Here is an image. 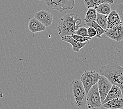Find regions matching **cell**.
<instances>
[{
  "label": "cell",
  "mask_w": 123,
  "mask_h": 109,
  "mask_svg": "<svg viewBox=\"0 0 123 109\" xmlns=\"http://www.w3.org/2000/svg\"><path fill=\"white\" fill-rule=\"evenodd\" d=\"M66 98L71 105L82 108L86 105V93L80 80L75 79L66 89Z\"/></svg>",
  "instance_id": "1"
},
{
  "label": "cell",
  "mask_w": 123,
  "mask_h": 109,
  "mask_svg": "<svg viewBox=\"0 0 123 109\" xmlns=\"http://www.w3.org/2000/svg\"><path fill=\"white\" fill-rule=\"evenodd\" d=\"M81 19L78 14L74 13L67 14L58 20L57 28L60 37L71 35L75 33L80 27Z\"/></svg>",
  "instance_id": "2"
},
{
  "label": "cell",
  "mask_w": 123,
  "mask_h": 109,
  "mask_svg": "<svg viewBox=\"0 0 123 109\" xmlns=\"http://www.w3.org/2000/svg\"><path fill=\"white\" fill-rule=\"evenodd\" d=\"M99 71L100 75L106 77L113 84L121 88L123 98V67L114 61L102 66Z\"/></svg>",
  "instance_id": "3"
},
{
  "label": "cell",
  "mask_w": 123,
  "mask_h": 109,
  "mask_svg": "<svg viewBox=\"0 0 123 109\" xmlns=\"http://www.w3.org/2000/svg\"><path fill=\"white\" fill-rule=\"evenodd\" d=\"M102 105V101L97 83L91 88L87 94L86 105L89 109H95L99 108Z\"/></svg>",
  "instance_id": "4"
},
{
  "label": "cell",
  "mask_w": 123,
  "mask_h": 109,
  "mask_svg": "<svg viewBox=\"0 0 123 109\" xmlns=\"http://www.w3.org/2000/svg\"><path fill=\"white\" fill-rule=\"evenodd\" d=\"M46 5L51 10L60 13L67 10H72L74 7L75 0H44Z\"/></svg>",
  "instance_id": "5"
},
{
  "label": "cell",
  "mask_w": 123,
  "mask_h": 109,
  "mask_svg": "<svg viewBox=\"0 0 123 109\" xmlns=\"http://www.w3.org/2000/svg\"><path fill=\"white\" fill-rule=\"evenodd\" d=\"M101 75L95 70L85 71L80 77V80L83 84L87 94L93 85L98 83Z\"/></svg>",
  "instance_id": "6"
},
{
  "label": "cell",
  "mask_w": 123,
  "mask_h": 109,
  "mask_svg": "<svg viewBox=\"0 0 123 109\" xmlns=\"http://www.w3.org/2000/svg\"><path fill=\"white\" fill-rule=\"evenodd\" d=\"M112 85L113 84L106 77L101 75L98 82V86L102 103L106 98L108 92L112 87Z\"/></svg>",
  "instance_id": "7"
},
{
  "label": "cell",
  "mask_w": 123,
  "mask_h": 109,
  "mask_svg": "<svg viewBox=\"0 0 123 109\" xmlns=\"http://www.w3.org/2000/svg\"><path fill=\"white\" fill-rule=\"evenodd\" d=\"M105 34L107 37L116 42H119L123 40V25L121 24L110 28L105 29Z\"/></svg>",
  "instance_id": "8"
},
{
  "label": "cell",
  "mask_w": 123,
  "mask_h": 109,
  "mask_svg": "<svg viewBox=\"0 0 123 109\" xmlns=\"http://www.w3.org/2000/svg\"><path fill=\"white\" fill-rule=\"evenodd\" d=\"M34 17L44 25L46 27L51 25L53 22V14L45 10H40L35 14Z\"/></svg>",
  "instance_id": "9"
},
{
  "label": "cell",
  "mask_w": 123,
  "mask_h": 109,
  "mask_svg": "<svg viewBox=\"0 0 123 109\" xmlns=\"http://www.w3.org/2000/svg\"><path fill=\"white\" fill-rule=\"evenodd\" d=\"M122 24V22L119 15L116 10L111 11L107 15V28H112L114 26Z\"/></svg>",
  "instance_id": "10"
},
{
  "label": "cell",
  "mask_w": 123,
  "mask_h": 109,
  "mask_svg": "<svg viewBox=\"0 0 123 109\" xmlns=\"http://www.w3.org/2000/svg\"><path fill=\"white\" fill-rule=\"evenodd\" d=\"M28 26L30 31L33 33L44 31L46 27L35 17L30 19L29 20Z\"/></svg>",
  "instance_id": "11"
},
{
  "label": "cell",
  "mask_w": 123,
  "mask_h": 109,
  "mask_svg": "<svg viewBox=\"0 0 123 109\" xmlns=\"http://www.w3.org/2000/svg\"><path fill=\"white\" fill-rule=\"evenodd\" d=\"M122 96V89H121V88L117 85L113 84L112 88H111L110 91L108 92L106 98H105L103 102L102 103V104H103L105 103L110 101L111 100L117 98H121V97Z\"/></svg>",
  "instance_id": "12"
},
{
  "label": "cell",
  "mask_w": 123,
  "mask_h": 109,
  "mask_svg": "<svg viewBox=\"0 0 123 109\" xmlns=\"http://www.w3.org/2000/svg\"><path fill=\"white\" fill-rule=\"evenodd\" d=\"M61 39L62 41L71 44L72 46L73 51L75 52H79L81 48H83L86 45V42H79L74 39L71 35H67L61 37Z\"/></svg>",
  "instance_id": "13"
},
{
  "label": "cell",
  "mask_w": 123,
  "mask_h": 109,
  "mask_svg": "<svg viewBox=\"0 0 123 109\" xmlns=\"http://www.w3.org/2000/svg\"><path fill=\"white\" fill-rule=\"evenodd\" d=\"M103 107L110 109H123V98H117L111 100L102 104Z\"/></svg>",
  "instance_id": "14"
},
{
  "label": "cell",
  "mask_w": 123,
  "mask_h": 109,
  "mask_svg": "<svg viewBox=\"0 0 123 109\" xmlns=\"http://www.w3.org/2000/svg\"><path fill=\"white\" fill-rule=\"evenodd\" d=\"M84 4L87 8H94L98 5L104 3H108L110 4H113L114 0H84Z\"/></svg>",
  "instance_id": "15"
},
{
  "label": "cell",
  "mask_w": 123,
  "mask_h": 109,
  "mask_svg": "<svg viewBox=\"0 0 123 109\" xmlns=\"http://www.w3.org/2000/svg\"><path fill=\"white\" fill-rule=\"evenodd\" d=\"M86 25L89 27H93L95 29L96 31V37L98 38H102V35L105 33V29L102 28L100 25L98 24V23L96 21H92L90 22H85Z\"/></svg>",
  "instance_id": "16"
},
{
  "label": "cell",
  "mask_w": 123,
  "mask_h": 109,
  "mask_svg": "<svg viewBox=\"0 0 123 109\" xmlns=\"http://www.w3.org/2000/svg\"><path fill=\"white\" fill-rule=\"evenodd\" d=\"M111 4L108 3H104L98 5L96 7L95 10L98 13L108 15L111 12Z\"/></svg>",
  "instance_id": "17"
},
{
  "label": "cell",
  "mask_w": 123,
  "mask_h": 109,
  "mask_svg": "<svg viewBox=\"0 0 123 109\" xmlns=\"http://www.w3.org/2000/svg\"><path fill=\"white\" fill-rule=\"evenodd\" d=\"M98 12L95 8H89L87 10L86 16L84 19L85 22H90L92 21H95L97 16Z\"/></svg>",
  "instance_id": "18"
},
{
  "label": "cell",
  "mask_w": 123,
  "mask_h": 109,
  "mask_svg": "<svg viewBox=\"0 0 123 109\" xmlns=\"http://www.w3.org/2000/svg\"><path fill=\"white\" fill-rule=\"evenodd\" d=\"M95 21L103 29H106L107 28V15L98 13Z\"/></svg>",
  "instance_id": "19"
},
{
  "label": "cell",
  "mask_w": 123,
  "mask_h": 109,
  "mask_svg": "<svg viewBox=\"0 0 123 109\" xmlns=\"http://www.w3.org/2000/svg\"><path fill=\"white\" fill-rule=\"evenodd\" d=\"M71 36L74 38V39L78 41L79 42H86L87 41H89L91 40V38L89 36H81V35H79L77 34H72Z\"/></svg>",
  "instance_id": "20"
},
{
  "label": "cell",
  "mask_w": 123,
  "mask_h": 109,
  "mask_svg": "<svg viewBox=\"0 0 123 109\" xmlns=\"http://www.w3.org/2000/svg\"><path fill=\"white\" fill-rule=\"evenodd\" d=\"M75 34L81 35V36H87V28L83 27V26H80V27L78 28V30L76 31Z\"/></svg>",
  "instance_id": "21"
},
{
  "label": "cell",
  "mask_w": 123,
  "mask_h": 109,
  "mask_svg": "<svg viewBox=\"0 0 123 109\" xmlns=\"http://www.w3.org/2000/svg\"><path fill=\"white\" fill-rule=\"evenodd\" d=\"M116 11L119 15L122 22V24L123 25V3H120L117 5Z\"/></svg>",
  "instance_id": "22"
},
{
  "label": "cell",
  "mask_w": 123,
  "mask_h": 109,
  "mask_svg": "<svg viewBox=\"0 0 123 109\" xmlns=\"http://www.w3.org/2000/svg\"><path fill=\"white\" fill-rule=\"evenodd\" d=\"M87 36L89 37L92 38L96 36V31L95 30V29L90 26L88 28H87Z\"/></svg>",
  "instance_id": "23"
},
{
  "label": "cell",
  "mask_w": 123,
  "mask_h": 109,
  "mask_svg": "<svg viewBox=\"0 0 123 109\" xmlns=\"http://www.w3.org/2000/svg\"><path fill=\"white\" fill-rule=\"evenodd\" d=\"M38 1H42V0H38Z\"/></svg>",
  "instance_id": "24"
}]
</instances>
